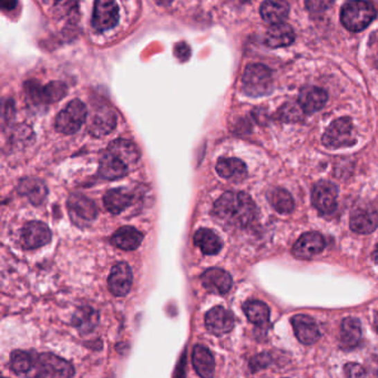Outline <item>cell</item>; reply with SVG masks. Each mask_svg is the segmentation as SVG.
I'll list each match as a JSON object with an SVG mask.
<instances>
[{
	"mask_svg": "<svg viewBox=\"0 0 378 378\" xmlns=\"http://www.w3.org/2000/svg\"><path fill=\"white\" fill-rule=\"evenodd\" d=\"M361 322L356 317H346L341 326V345L345 350H352L361 342Z\"/></svg>",
	"mask_w": 378,
	"mask_h": 378,
	"instance_id": "28",
	"label": "cell"
},
{
	"mask_svg": "<svg viewBox=\"0 0 378 378\" xmlns=\"http://www.w3.org/2000/svg\"><path fill=\"white\" fill-rule=\"evenodd\" d=\"M376 15L375 8L368 1L350 0L343 6L341 21L348 30L359 33L372 24Z\"/></svg>",
	"mask_w": 378,
	"mask_h": 378,
	"instance_id": "3",
	"label": "cell"
},
{
	"mask_svg": "<svg viewBox=\"0 0 378 378\" xmlns=\"http://www.w3.org/2000/svg\"><path fill=\"white\" fill-rule=\"evenodd\" d=\"M134 195L123 188L109 190L103 197V204L112 215H120L134 204Z\"/></svg>",
	"mask_w": 378,
	"mask_h": 378,
	"instance_id": "21",
	"label": "cell"
},
{
	"mask_svg": "<svg viewBox=\"0 0 378 378\" xmlns=\"http://www.w3.org/2000/svg\"><path fill=\"white\" fill-rule=\"evenodd\" d=\"M156 1H158L159 5H161V6H168V5L172 3L173 0H156Z\"/></svg>",
	"mask_w": 378,
	"mask_h": 378,
	"instance_id": "40",
	"label": "cell"
},
{
	"mask_svg": "<svg viewBox=\"0 0 378 378\" xmlns=\"http://www.w3.org/2000/svg\"><path fill=\"white\" fill-rule=\"evenodd\" d=\"M36 367L39 377L67 378L75 375V368L69 361L51 353L40 354Z\"/></svg>",
	"mask_w": 378,
	"mask_h": 378,
	"instance_id": "7",
	"label": "cell"
},
{
	"mask_svg": "<svg viewBox=\"0 0 378 378\" xmlns=\"http://www.w3.org/2000/svg\"><path fill=\"white\" fill-rule=\"evenodd\" d=\"M16 5H17V0H1V9L3 12L12 10Z\"/></svg>",
	"mask_w": 378,
	"mask_h": 378,
	"instance_id": "39",
	"label": "cell"
},
{
	"mask_svg": "<svg viewBox=\"0 0 378 378\" xmlns=\"http://www.w3.org/2000/svg\"><path fill=\"white\" fill-rule=\"evenodd\" d=\"M68 210L70 217L79 226H88L97 217L98 211L95 204L80 193H73L68 199Z\"/></svg>",
	"mask_w": 378,
	"mask_h": 378,
	"instance_id": "9",
	"label": "cell"
},
{
	"mask_svg": "<svg viewBox=\"0 0 378 378\" xmlns=\"http://www.w3.org/2000/svg\"><path fill=\"white\" fill-rule=\"evenodd\" d=\"M243 311L248 320L255 325L264 326L270 321V309L261 300H248L243 305Z\"/></svg>",
	"mask_w": 378,
	"mask_h": 378,
	"instance_id": "31",
	"label": "cell"
},
{
	"mask_svg": "<svg viewBox=\"0 0 378 378\" xmlns=\"http://www.w3.org/2000/svg\"><path fill=\"white\" fill-rule=\"evenodd\" d=\"M327 101V93L325 90L317 87H305L300 90L298 96V103L303 109L304 114H312L318 111L325 106Z\"/></svg>",
	"mask_w": 378,
	"mask_h": 378,
	"instance_id": "19",
	"label": "cell"
},
{
	"mask_svg": "<svg viewBox=\"0 0 378 378\" xmlns=\"http://www.w3.org/2000/svg\"><path fill=\"white\" fill-rule=\"evenodd\" d=\"M202 285L206 287L210 293L215 294H226L231 289L232 278L226 271L221 269H209L201 276Z\"/></svg>",
	"mask_w": 378,
	"mask_h": 378,
	"instance_id": "18",
	"label": "cell"
},
{
	"mask_svg": "<svg viewBox=\"0 0 378 378\" xmlns=\"http://www.w3.org/2000/svg\"><path fill=\"white\" fill-rule=\"evenodd\" d=\"M119 20V9L114 0H96L92 27L98 33H105L116 27Z\"/></svg>",
	"mask_w": 378,
	"mask_h": 378,
	"instance_id": "8",
	"label": "cell"
},
{
	"mask_svg": "<svg viewBox=\"0 0 378 378\" xmlns=\"http://www.w3.org/2000/svg\"><path fill=\"white\" fill-rule=\"evenodd\" d=\"M36 359L28 352L25 350H14L10 359V367L18 375H25L30 372L34 365H36Z\"/></svg>",
	"mask_w": 378,
	"mask_h": 378,
	"instance_id": "33",
	"label": "cell"
},
{
	"mask_svg": "<svg viewBox=\"0 0 378 378\" xmlns=\"http://www.w3.org/2000/svg\"><path fill=\"white\" fill-rule=\"evenodd\" d=\"M325 249V240L318 232L304 233L293 246V255L298 260H309Z\"/></svg>",
	"mask_w": 378,
	"mask_h": 378,
	"instance_id": "12",
	"label": "cell"
},
{
	"mask_svg": "<svg viewBox=\"0 0 378 378\" xmlns=\"http://www.w3.org/2000/svg\"><path fill=\"white\" fill-rule=\"evenodd\" d=\"M143 240L141 232L134 226H123L114 232L111 243L123 251H134L139 248Z\"/></svg>",
	"mask_w": 378,
	"mask_h": 378,
	"instance_id": "23",
	"label": "cell"
},
{
	"mask_svg": "<svg viewBox=\"0 0 378 378\" xmlns=\"http://www.w3.org/2000/svg\"><path fill=\"white\" fill-rule=\"evenodd\" d=\"M345 375L348 377H364L366 376L364 367L356 363H348L344 367Z\"/></svg>",
	"mask_w": 378,
	"mask_h": 378,
	"instance_id": "36",
	"label": "cell"
},
{
	"mask_svg": "<svg viewBox=\"0 0 378 378\" xmlns=\"http://www.w3.org/2000/svg\"><path fill=\"white\" fill-rule=\"evenodd\" d=\"M269 201L273 209L280 215H287L294 210V200L289 191L282 188H276L269 193Z\"/></svg>",
	"mask_w": 378,
	"mask_h": 378,
	"instance_id": "32",
	"label": "cell"
},
{
	"mask_svg": "<svg viewBox=\"0 0 378 378\" xmlns=\"http://www.w3.org/2000/svg\"><path fill=\"white\" fill-rule=\"evenodd\" d=\"M215 169L221 178L228 179V180H243L248 173L244 162L237 158L220 159L217 161Z\"/></svg>",
	"mask_w": 378,
	"mask_h": 378,
	"instance_id": "24",
	"label": "cell"
},
{
	"mask_svg": "<svg viewBox=\"0 0 378 378\" xmlns=\"http://www.w3.org/2000/svg\"><path fill=\"white\" fill-rule=\"evenodd\" d=\"M116 125H117V114L114 111V109L108 106H102L96 109L88 130L92 136L101 138L111 134Z\"/></svg>",
	"mask_w": 378,
	"mask_h": 378,
	"instance_id": "16",
	"label": "cell"
},
{
	"mask_svg": "<svg viewBox=\"0 0 378 378\" xmlns=\"http://www.w3.org/2000/svg\"><path fill=\"white\" fill-rule=\"evenodd\" d=\"M139 149L127 139L112 141L103 153L99 165V175L105 180H118L128 174L131 168L139 161Z\"/></svg>",
	"mask_w": 378,
	"mask_h": 378,
	"instance_id": "1",
	"label": "cell"
},
{
	"mask_svg": "<svg viewBox=\"0 0 378 378\" xmlns=\"http://www.w3.org/2000/svg\"><path fill=\"white\" fill-rule=\"evenodd\" d=\"M132 281L134 276L131 267L125 262H119L112 267L108 278V287L114 296L123 298L130 292Z\"/></svg>",
	"mask_w": 378,
	"mask_h": 378,
	"instance_id": "13",
	"label": "cell"
},
{
	"mask_svg": "<svg viewBox=\"0 0 378 378\" xmlns=\"http://www.w3.org/2000/svg\"><path fill=\"white\" fill-rule=\"evenodd\" d=\"M260 14L265 23L271 25L282 24L287 19L289 14V7L284 1H276V0H267L262 3Z\"/></svg>",
	"mask_w": 378,
	"mask_h": 378,
	"instance_id": "27",
	"label": "cell"
},
{
	"mask_svg": "<svg viewBox=\"0 0 378 378\" xmlns=\"http://www.w3.org/2000/svg\"><path fill=\"white\" fill-rule=\"evenodd\" d=\"M213 213L230 226L245 228L255 220L258 209L246 193L226 192L215 202Z\"/></svg>",
	"mask_w": 378,
	"mask_h": 378,
	"instance_id": "2",
	"label": "cell"
},
{
	"mask_svg": "<svg viewBox=\"0 0 378 378\" xmlns=\"http://www.w3.org/2000/svg\"><path fill=\"white\" fill-rule=\"evenodd\" d=\"M372 260L378 264V244L376 246L375 251H374V253H372Z\"/></svg>",
	"mask_w": 378,
	"mask_h": 378,
	"instance_id": "41",
	"label": "cell"
},
{
	"mask_svg": "<svg viewBox=\"0 0 378 378\" xmlns=\"http://www.w3.org/2000/svg\"><path fill=\"white\" fill-rule=\"evenodd\" d=\"M99 314L91 307H81L73 315V324L81 334H88L97 327Z\"/></svg>",
	"mask_w": 378,
	"mask_h": 378,
	"instance_id": "30",
	"label": "cell"
},
{
	"mask_svg": "<svg viewBox=\"0 0 378 378\" xmlns=\"http://www.w3.org/2000/svg\"><path fill=\"white\" fill-rule=\"evenodd\" d=\"M350 226L355 233H372L378 226V213L370 209L355 210L350 215Z\"/></svg>",
	"mask_w": 378,
	"mask_h": 378,
	"instance_id": "20",
	"label": "cell"
},
{
	"mask_svg": "<svg viewBox=\"0 0 378 378\" xmlns=\"http://www.w3.org/2000/svg\"><path fill=\"white\" fill-rule=\"evenodd\" d=\"M339 189L330 181H320L312 192V204L323 215H331L337 206Z\"/></svg>",
	"mask_w": 378,
	"mask_h": 378,
	"instance_id": "10",
	"label": "cell"
},
{
	"mask_svg": "<svg viewBox=\"0 0 378 378\" xmlns=\"http://www.w3.org/2000/svg\"><path fill=\"white\" fill-rule=\"evenodd\" d=\"M21 241L27 250L42 248L51 241V228L45 223L31 221L24 226Z\"/></svg>",
	"mask_w": 378,
	"mask_h": 378,
	"instance_id": "14",
	"label": "cell"
},
{
	"mask_svg": "<svg viewBox=\"0 0 378 378\" xmlns=\"http://www.w3.org/2000/svg\"><path fill=\"white\" fill-rule=\"evenodd\" d=\"M26 92L34 102L47 105L62 99L67 93V87L59 81H53L45 87L29 81L26 84Z\"/></svg>",
	"mask_w": 378,
	"mask_h": 378,
	"instance_id": "11",
	"label": "cell"
},
{
	"mask_svg": "<svg viewBox=\"0 0 378 378\" xmlns=\"http://www.w3.org/2000/svg\"><path fill=\"white\" fill-rule=\"evenodd\" d=\"M303 112V109L300 108V103H298V106L289 103V105H287V106H284L281 109L280 117L287 123V121H298L302 117Z\"/></svg>",
	"mask_w": 378,
	"mask_h": 378,
	"instance_id": "35",
	"label": "cell"
},
{
	"mask_svg": "<svg viewBox=\"0 0 378 378\" xmlns=\"http://www.w3.org/2000/svg\"><path fill=\"white\" fill-rule=\"evenodd\" d=\"M242 80L243 89L251 97H261L272 91V73L264 64H249Z\"/></svg>",
	"mask_w": 378,
	"mask_h": 378,
	"instance_id": "4",
	"label": "cell"
},
{
	"mask_svg": "<svg viewBox=\"0 0 378 378\" xmlns=\"http://www.w3.org/2000/svg\"><path fill=\"white\" fill-rule=\"evenodd\" d=\"M46 3H58L60 0H44Z\"/></svg>",
	"mask_w": 378,
	"mask_h": 378,
	"instance_id": "43",
	"label": "cell"
},
{
	"mask_svg": "<svg viewBox=\"0 0 378 378\" xmlns=\"http://www.w3.org/2000/svg\"><path fill=\"white\" fill-rule=\"evenodd\" d=\"M190 53H191V51H190L189 46L186 45V44H179V45H177V47H175V55H177V57H178L180 60H182V62H184V60H186V59L189 58Z\"/></svg>",
	"mask_w": 378,
	"mask_h": 378,
	"instance_id": "38",
	"label": "cell"
},
{
	"mask_svg": "<svg viewBox=\"0 0 378 378\" xmlns=\"http://www.w3.org/2000/svg\"><path fill=\"white\" fill-rule=\"evenodd\" d=\"M291 322L295 335L302 344H314L321 339L320 328L314 318H312L309 315H295Z\"/></svg>",
	"mask_w": 378,
	"mask_h": 378,
	"instance_id": "17",
	"label": "cell"
},
{
	"mask_svg": "<svg viewBox=\"0 0 378 378\" xmlns=\"http://www.w3.org/2000/svg\"><path fill=\"white\" fill-rule=\"evenodd\" d=\"M375 325H376V330H377L378 331V312H377V314H376V316H375Z\"/></svg>",
	"mask_w": 378,
	"mask_h": 378,
	"instance_id": "42",
	"label": "cell"
},
{
	"mask_svg": "<svg viewBox=\"0 0 378 378\" xmlns=\"http://www.w3.org/2000/svg\"><path fill=\"white\" fill-rule=\"evenodd\" d=\"M192 363L201 377L210 378L215 375V359L211 352L202 345H197L193 348Z\"/></svg>",
	"mask_w": 378,
	"mask_h": 378,
	"instance_id": "26",
	"label": "cell"
},
{
	"mask_svg": "<svg viewBox=\"0 0 378 378\" xmlns=\"http://www.w3.org/2000/svg\"><path fill=\"white\" fill-rule=\"evenodd\" d=\"M295 40L294 30L287 24L273 25L265 35V45L270 48L287 47Z\"/></svg>",
	"mask_w": 378,
	"mask_h": 378,
	"instance_id": "22",
	"label": "cell"
},
{
	"mask_svg": "<svg viewBox=\"0 0 378 378\" xmlns=\"http://www.w3.org/2000/svg\"><path fill=\"white\" fill-rule=\"evenodd\" d=\"M271 357L269 354L264 353L261 354V355H258L256 357H254L252 361H251V368L253 372L255 370H261V368H264L267 365L270 364Z\"/></svg>",
	"mask_w": 378,
	"mask_h": 378,
	"instance_id": "37",
	"label": "cell"
},
{
	"mask_svg": "<svg viewBox=\"0 0 378 378\" xmlns=\"http://www.w3.org/2000/svg\"><path fill=\"white\" fill-rule=\"evenodd\" d=\"M18 192L27 197L31 204L39 206L47 198L48 189L42 181L28 178L20 181Z\"/></svg>",
	"mask_w": 378,
	"mask_h": 378,
	"instance_id": "25",
	"label": "cell"
},
{
	"mask_svg": "<svg viewBox=\"0 0 378 378\" xmlns=\"http://www.w3.org/2000/svg\"><path fill=\"white\" fill-rule=\"evenodd\" d=\"M322 142L328 149H341L353 145L356 138L352 120L350 118L335 120L323 134Z\"/></svg>",
	"mask_w": 378,
	"mask_h": 378,
	"instance_id": "5",
	"label": "cell"
},
{
	"mask_svg": "<svg viewBox=\"0 0 378 378\" xmlns=\"http://www.w3.org/2000/svg\"><path fill=\"white\" fill-rule=\"evenodd\" d=\"M87 118V108L78 99L68 103V106L57 116L56 129L64 134H73L84 125Z\"/></svg>",
	"mask_w": 378,
	"mask_h": 378,
	"instance_id": "6",
	"label": "cell"
},
{
	"mask_svg": "<svg viewBox=\"0 0 378 378\" xmlns=\"http://www.w3.org/2000/svg\"><path fill=\"white\" fill-rule=\"evenodd\" d=\"M206 326L210 333L221 336L230 333L234 327V316L222 306L210 309L206 315Z\"/></svg>",
	"mask_w": 378,
	"mask_h": 378,
	"instance_id": "15",
	"label": "cell"
},
{
	"mask_svg": "<svg viewBox=\"0 0 378 378\" xmlns=\"http://www.w3.org/2000/svg\"><path fill=\"white\" fill-rule=\"evenodd\" d=\"M335 0H305V7L311 14L318 15L333 6Z\"/></svg>",
	"mask_w": 378,
	"mask_h": 378,
	"instance_id": "34",
	"label": "cell"
},
{
	"mask_svg": "<svg viewBox=\"0 0 378 378\" xmlns=\"http://www.w3.org/2000/svg\"><path fill=\"white\" fill-rule=\"evenodd\" d=\"M195 244L206 255H215L222 249V241L210 228H200L195 234Z\"/></svg>",
	"mask_w": 378,
	"mask_h": 378,
	"instance_id": "29",
	"label": "cell"
}]
</instances>
